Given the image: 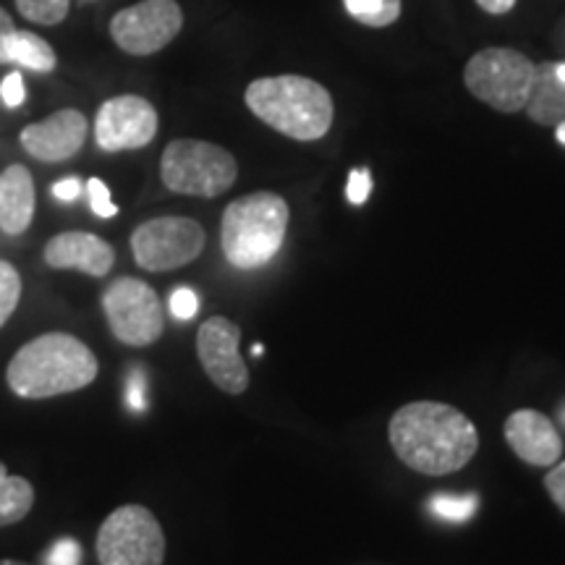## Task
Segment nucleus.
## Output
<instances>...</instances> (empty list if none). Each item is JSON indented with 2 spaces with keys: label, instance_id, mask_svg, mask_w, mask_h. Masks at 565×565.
<instances>
[{
  "label": "nucleus",
  "instance_id": "nucleus-21",
  "mask_svg": "<svg viewBox=\"0 0 565 565\" xmlns=\"http://www.w3.org/2000/svg\"><path fill=\"white\" fill-rule=\"evenodd\" d=\"M429 511H433L437 519L450 521V524H463L469 521L471 515L477 513L479 508V498L477 494H435L429 500Z\"/></svg>",
  "mask_w": 565,
  "mask_h": 565
},
{
  "label": "nucleus",
  "instance_id": "nucleus-26",
  "mask_svg": "<svg viewBox=\"0 0 565 565\" xmlns=\"http://www.w3.org/2000/svg\"><path fill=\"white\" fill-rule=\"evenodd\" d=\"M126 404H129L131 412L141 414L147 408V377L145 370L134 366L129 372V383H126Z\"/></svg>",
  "mask_w": 565,
  "mask_h": 565
},
{
  "label": "nucleus",
  "instance_id": "nucleus-30",
  "mask_svg": "<svg viewBox=\"0 0 565 565\" xmlns=\"http://www.w3.org/2000/svg\"><path fill=\"white\" fill-rule=\"evenodd\" d=\"M545 487L550 492V498L555 500V505L561 508V511H565V463L555 466L553 471L545 477Z\"/></svg>",
  "mask_w": 565,
  "mask_h": 565
},
{
  "label": "nucleus",
  "instance_id": "nucleus-14",
  "mask_svg": "<svg viewBox=\"0 0 565 565\" xmlns=\"http://www.w3.org/2000/svg\"><path fill=\"white\" fill-rule=\"evenodd\" d=\"M47 267L53 270H82L89 278H105L116 265V252L105 238L84 231H66L45 244Z\"/></svg>",
  "mask_w": 565,
  "mask_h": 565
},
{
  "label": "nucleus",
  "instance_id": "nucleus-11",
  "mask_svg": "<svg viewBox=\"0 0 565 565\" xmlns=\"http://www.w3.org/2000/svg\"><path fill=\"white\" fill-rule=\"evenodd\" d=\"M158 137V110L139 95H121L103 103L95 118L97 147L105 152L141 150Z\"/></svg>",
  "mask_w": 565,
  "mask_h": 565
},
{
  "label": "nucleus",
  "instance_id": "nucleus-10",
  "mask_svg": "<svg viewBox=\"0 0 565 565\" xmlns=\"http://www.w3.org/2000/svg\"><path fill=\"white\" fill-rule=\"evenodd\" d=\"M183 11L175 0H141L110 19V38L129 55L160 53L179 38Z\"/></svg>",
  "mask_w": 565,
  "mask_h": 565
},
{
  "label": "nucleus",
  "instance_id": "nucleus-33",
  "mask_svg": "<svg viewBox=\"0 0 565 565\" xmlns=\"http://www.w3.org/2000/svg\"><path fill=\"white\" fill-rule=\"evenodd\" d=\"M479 9L492 13V17H503V13H508L515 6V0H477Z\"/></svg>",
  "mask_w": 565,
  "mask_h": 565
},
{
  "label": "nucleus",
  "instance_id": "nucleus-1",
  "mask_svg": "<svg viewBox=\"0 0 565 565\" xmlns=\"http://www.w3.org/2000/svg\"><path fill=\"white\" fill-rule=\"evenodd\" d=\"M395 456L424 477L461 471L479 450V433L466 414L440 401L401 406L387 424Z\"/></svg>",
  "mask_w": 565,
  "mask_h": 565
},
{
  "label": "nucleus",
  "instance_id": "nucleus-12",
  "mask_svg": "<svg viewBox=\"0 0 565 565\" xmlns=\"http://www.w3.org/2000/svg\"><path fill=\"white\" fill-rule=\"evenodd\" d=\"M242 328L228 317H212L196 333V356L210 383L228 395H242L249 387V370L242 353Z\"/></svg>",
  "mask_w": 565,
  "mask_h": 565
},
{
  "label": "nucleus",
  "instance_id": "nucleus-35",
  "mask_svg": "<svg viewBox=\"0 0 565 565\" xmlns=\"http://www.w3.org/2000/svg\"><path fill=\"white\" fill-rule=\"evenodd\" d=\"M555 74L565 82V63H555Z\"/></svg>",
  "mask_w": 565,
  "mask_h": 565
},
{
  "label": "nucleus",
  "instance_id": "nucleus-22",
  "mask_svg": "<svg viewBox=\"0 0 565 565\" xmlns=\"http://www.w3.org/2000/svg\"><path fill=\"white\" fill-rule=\"evenodd\" d=\"M17 9L32 24L53 26L68 17L71 0H17Z\"/></svg>",
  "mask_w": 565,
  "mask_h": 565
},
{
  "label": "nucleus",
  "instance_id": "nucleus-6",
  "mask_svg": "<svg viewBox=\"0 0 565 565\" xmlns=\"http://www.w3.org/2000/svg\"><path fill=\"white\" fill-rule=\"evenodd\" d=\"M536 74V63L511 47H484L466 63L463 84L477 100L500 113L526 108Z\"/></svg>",
  "mask_w": 565,
  "mask_h": 565
},
{
  "label": "nucleus",
  "instance_id": "nucleus-18",
  "mask_svg": "<svg viewBox=\"0 0 565 565\" xmlns=\"http://www.w3.org/2000/svg\"><path fill=\"white\" fill-rule=\"evenodd\" d=\"M6 63L30 68L34 74H51L58 66V55H55L51 42L42 40L40 34L17 30L9 42V51H6Z\"/></svg>",
  "mask_w": 565,
  "mask_h": 565
},
{
  "label": "nucleus",
  "instance_id": "nucleus-9",
  "mask_svg": "<svg viewBox=\"0 0 565 565\" xmlns=\"http://www.w3.org/2000/svg\"><path fill=\"white\" fill-rule=\"evenodd\" d=\"M207 233L192 217L166 215L141 223L131 233V252L141 270L168 273L200 257Z\"/></svg>",
  "mask_w": 565,
  "mask_h": 565
},
{
  "label": "nucleus",
  "instance_id": "nucleus-25",
  "mask_svg": "<svg viewBox=\"0 0 565 565\" xmlns=\"http://www.w3.org/2000/svg\"><path fill=\"white\" fill-rule=\"evenodd\" d=\"M87 194H89V204L95 210L97 217H116L118 207L110 200V189L105 186L100 179H89L87 181Z\"/></svg>",
  "mask_w": 565,
  "mask_h": 565
},
{
  "label": "nucleus",
  "instance_id": "nucleus-29",
  "mask_svg": "<svg viewBox=\"0 0 565 565\" xmlns=\"http://www.w3.org/2000/svg\"><path fill=\"white\" fill-rule=\"evenodd\" d=\"M372 194V173L366 168H356L349 175V186H345V196L351 204H364Z\"/></svg>",
  "mask_w": 565,
  "mask_h": 565
},
{
  "label": "nucleus",
  "instance_id": "nucleus-23",
  "mask_svg": "<svg viewBox=\"0 0 565 565\" xmlns=\"http://www.w3.org/2000/svg\"><path fill=\"white\" fill-rule=\"evenodd\" d=\"M21 299V275L17 267L0 259V328L17 312Z\"/></svg>",
  "mask_w": 565,
  "mask_h": 565
},
{
  "label": "nucleus",
  "instance_id": "nucleus-20",
  "mask_svg": "<svg viewBox=\"0 0 565 565\" xmlns=\"http://www.w3.org/2000/svg\"><path fill=\"white\" fill-rule=\"evenodd\" d=\"M343 6L359 24L374 26V30L391 26L393 21H398L401 9H404L401 0H343Z\"/></svg>",
  "mask_w": 565,
  "mask_h": 565
},
{
  "label": "nucleus",
  "instance_id": "nucleus-4",
  "mask_svg": "<svg viewBox=\"0 0 565 565\" xmlns=\"http://www.w3.org/2000/svg\"><path fill=\"white\" fill-rule=\"evenodd\" d=\"M291 210L282 196L254 192L231 202L223 212L221 246L236 270H259L278 257L286 242Z\"/></svg>",
  "mask_w": 565,
  "mask_h": 565
},
{
  "label": "nucleus",
  "instance_id": "nucleus-7",
  "mask_svg": "<svg viewBox=\"0 0 565 565\" xmlns=\"http://www.w3.org/2000/svg\"><path fill=\"white\" fill-rule=\"evenodd\" d=\"M97 561L100 565H162L166 534L150 508H116L97 532Z\"/></svg>",
  "mask_w": 565,
  "mask_h": 565
},
{
  "label": "nucleus",
  "instance_id": "nucleus-2",
  "mask_svg": "<svg viewBox=\"0 0 565 565\" xmlns=\"http://www.w3.org/2000/svg\"><path fill=\"white\" fill-rule=\"evenodd\" d=\"M97 356L89 345L68 333H45L13 353L6 383L19 398L42 401L76 393L95 383Z\"/></svg>",
  "mask_w": 565,
  "mask_h": 565
},
{
  "label": "nucleus",
  "instance_id": "nucleus-28",
  "mask_svg": "<svg viewBox=\"0 0 565 565\" xmlns=\"http://www.w3.org/2000/svg\"><path fill=\"white\" fill-rule=\"evenodd\" d=\"M0 100L6 103V108H19V105H24L26 87L21 71H11L3 79V84H0Z\"/></svg>",
  "mask_w": 565,
  "mask_h": 565
},
{
  "label": "nucleus",
  "instance_id": "nucleus-3",
  "mask_svg": "<svg viewBox=\"0 0 565 565\" xmlns=\"http://www.w3.org/2000/svg\"><path fill=\"white\" fill-rule=\"evenodd\" d=\"M246 108L296 141L322 139L335 118L330 92L307 76H265L246 87Z\"/></svg>",
  "mask_w": 565,
  "mask_h": 565
},
{
  "label": "nucleus",
  "instance_id": "nucleus-24",
  "mask_svg": "<svg viewBox=\"0 0 565 565\" xmlns=\"http://www.w3.org/2000/svg\"><path fill=\"white\" fill-rule=\"evenodd\" d=\"M42 565H82V545L71 536L55 540L42 557Z\"/></svg>",
  "mask_w": 565,
  "mask_h": 565
},
{
  "label": "nucleus",
  "instance_id": "nucleus-15",
  "mask_svg": "<svg viewBox=\"0 0 565 565\" xmlns=\"http://www.w3.org/2000/svg\"><path fill=\"white\" fill-rule=\"evenodd\" d=\"M505 440L529 466H553L563 456V440L555 424L534 408H521L508 416Z\"/></svg>",
  "mask_w": 565,
  "mask_h": 565
},
{
  "label": "nucleus",
  "instance_id": "nucleus-31",
  "mask_svg": "<svg viewBox=\"0 0 565 565\" xmlns=\"http://www.w3.org/2000/svg\"><path fill=\"white\" fill-rule=\"evenodd\" d=\"M82 194V181L79 179H63L58 183H53V196L61 202H74L79 200Z\"/></svg>",
  "mask_w": 565,
  "mask_h": 565
},
{
  "label": "nucleus",
  "instance_id": "nucleus-36",
  "mask_svg": "<svg viewBox=\"0 0 565 565\" xmlns=\"http://www.w3.org/2000/svg\"><path fill=\"white\" fill-rule=\"evenodd\" d=\"M0 565H30V563H19V561H0Z\"/></svg>",
  "mask_w": 565,
  "mask_h": 565
},
{
  "label": "nucleus",
  "instance_id": "nucleus-16",
  "mask_svg": "<svg viewBox=\"0 0 565 565\" xmlns=\"http://www.w3.org/2000/svg\"><path fill=\"white\" fill-rule=\"evenodd\" d=\"M34 181L24 166H9L0 173V231L19 236L34 217Z\"/></svg>",
  "mask_w": 565,
  "mask_h": 565
},
{
  "label": "nucleus",
  "instance_id": "nucleus-13",
  "mask_svg": "<svg viewBox=\"0 0 565 565\" xmlns=\"http://www.w3.org/2000/svg\"><path fill=\"white\" fill-rule=\"evenodd\" d=\"M87 131L89 126L82 110L63 108L47 116L45 121L26 126L19 141L34 160L63 162L82 150L84 141H87Z\"/></svg>",
  "mask_w": 565,
  "mask_h": 565
},
{
  "label": "nucleus",
  "instance_id": "nucleus-5",
  "mask_svg": "<svg viewBox=\"0 0 565 565\" xmlns=\"http://www.w3.org/2000/svg\"><path fill=\"white\" fill-rule=\"evenodd\" d=\"M160 179L175 194L221 196L238 179L236 158L221 145L200 139H175L160 158Z\"/></svg>",
  "mask_w": 565,
  "mask_h": 565
},
{
  "label": "nucleus",
  "instance_id": "nucleus-32",
  "mask_svg": "<svg viewBox=\"0 0 565 565\" xmlns=\"http://www.w3.org/2000/svg\"><path fill=\"white\" fill-rule=\"evenodd\" d=\"M13 32H17V24H13L9 11L0 9V66L6 63V51H9V42L13 38Z\"/></svg>",
  "mask_w": 565,
  "mask_h": 565
},
{
  "label": "nucleus",
  "instance_id": "nucleus-19",
  "mask_svg": "<svg viewBox=\"0 0 565 565\" xmlns=\"http://www.w3.org/2000/svg\"><path fill=\"white\" fill-rule=\"evenodd\" d=\"M34 505V487L24 477H11L0 463V529L19 524Z\"/></svg>",
  "mask_w": 565,
  "mask_h": 565
},
{
  "label": "nucleus",
  "instance_id": "nucleus-27",
  "mask_svg": "<svg viewBox=\"0 0 565 565\" xmlns=\"http://www.w3.org/2000/svg\"><path fill=\"white\" fill-rule=\"evenodd\" d=\"M171 315L175 317V320H192V317L200 312V299H196V294L192 291V288H175V291L171 294Z\"/></svg>",
  "mask_w": 565,
  "mask_h": 565
},
{
  "label": "nucleus",
  "instance_id": "nucleus-37",
  "mask_svg": "<svg viewBox=\"0 0 565 565\" xmlns=\"http://www.w3.org/2000/svg\"><path fill=\"white\" fill-rule=\"evenodd\" d=\"M561 422L565 424V408H563V412H561Z\"/></svg>",
  "mask_w": 565,
  "mask_h": 565
},
{
  "label": "nucleus",
  "instance_id": "nucleus-8",
  "mask_svg": "<svg viewBox=\"0 0 565 565\" xmlns=\"http://www.w3.org/2000/svg\"><path fill=\"white\" fill-rule=\"evenodd\" d=\"M110 333L126 345H152L166 330V309L152 286L139 278H116L103 294Z\"/></svg>",
  "mask_w": 565,
  "mask_h": 565
},
{
  "label": "nucleus",
  "instance_id": "nucleus-34",
  "mask_svg": "<svg viewBox=\"0 0 565 565\" xmlns=\"http://www.w3.org/2000/svg\"><path fill=\"white\" fill-rule=\"evenodd\" d=\"M555 134H557V141H561V145H565V124H561V126H555Z\"/></svg>",
  "mask_w": 565,
  "mask_h": 565
},
{
  "label": "nucleus",
  "instance_id": "nucleus-17",
  "mask_svg": "<svg viewBox=\"0 0 565 565\" xmlns=\"http://www.w3.org/2000/svg\"><path fill=\"white\" fill-rule=\"evenodd\" d=\"M524 110L540 126L565 124V82L555 74V63L536 66L532 95H529Z\"/></svg>",
  "mask_w": 565,
  "mask_h": 565
}]
</instances>
